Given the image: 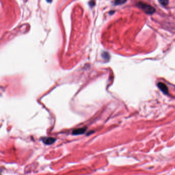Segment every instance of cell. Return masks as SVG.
<instances>
[{
  "label": "cell",
  "mask_w": 175,
  "mask_h": 175,
  "mask_svg": "<svg viewBox=\"0 0 175 175\" xmlns=\"http://www.w3.org/2000/svg\"><path fill=\"white\" fill-rule=\"evenodd\" d=\"M137 5L138 6L141 8L145 13L148 15L153 14L156 11L155 8L153 6L148 4L144 3L143 2H139L137 4Z\"/></svg>",
  "instance_id": "cell-1"
},
{
  "label": "cell",
  "mask_w": 175,
  "mask_h": 175,
  "mask_svg": "<svg viewBox=\"0 0 175 175\" xmlns=\"http://www.w3.org/2000/svg\"><path fill=\"white\" fill-rule=\"evenodd\" d=\"M158 86L160 89L161 91L164 94H168V88L164 83H162V82H159L158 83Z\"/></svg>",
  "instance_id": "cell-2"
},
{
  "label": "cell",
  "mask_w": 175,
  "mask_h": 175,
  "mask_svg": "<svg viewBox=\"0 0 175 175\" xmlns=\"http://www.w3.org/2000/svg\"><path fill=\"white\" fill-rule=\"evenodd\" d=\"M86 129V127H83V128L76 129L73 131H72V134L75 135L83 134V133H84V132L85 131Z\"/></svg>",
  "instance_id": "cell-3"
},
{
  "label": "cell",
  "mask_w": 175,
  "mask_h": 175,
  "mask_svg": "<svg viewBox=\"0 0 175 175\" xmlns=\"http://www.w3.org/2000/svg\"><path fill=\"white\" fill-rule=\"evenodd\" d=\"M42 141H43V142L45 144L49 145L55 142L56 139L53 138H44L43 139H42Z\"/></svg>",
  "instance_id": "cell-4"
},
{
  "label": "cell",
  "mask_w": 175,
  "mask_h": 175,
  "mask_svg": "<svg viewBox=\"0 0 175 175\" xmlns=\"http://www.w3.org/2000/svg\"><path fill=\"white\" fill-rule=\"evenodd\" d=\"M102 57H103V58L104 59H105V60L106 59L108 60V59H109V58H110L109 55H108V53L107 52H104L103 55H102Z\"/></svg>",
  "instance_id": "cell-5"
},
{
  "label": "cell",
  "mask_w": 175,
  "mask_h": 175,
  "mask_svg": "<svg viewBox=\"0 0 175 175\" xmlns=\"http://www.w3.org/2000/svg\"><path fill=\"white\" fill-rule=\"evenodd\" d=\"M126 1H120V0H119V1H116L114 2V3L115 5H121L122 4L124 3H125Z\"/></svg>",
  "instance_id": "cell-6"
},
{
  "label": "cell",
  "mask_w": 175,
  "mask_h": 175,
  "mask_svg": "<svg viewBox=\"0 0 175 175\" xmlns=\"http://www.w3.org/2000/svg\"><path fill=\"white\" fill-rule=\"evenodd\" d=\"M159 2L161 5L163 6H166L168 3V1H159Z\"/></svg>",
  "instance_id": "cell-7"
}]
</instances>
